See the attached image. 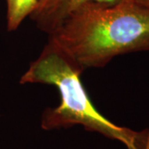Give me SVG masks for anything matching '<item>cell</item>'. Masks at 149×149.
<instances>
[{"label": "cell", "instance_id": "1", "mask_svg": "<svg viewBox=\"0 0 149 149\" xmlns=\"http://www.w3.org/2000/svg\"><path fill=\"white\" fill-rule=\"evenodd\" d=\"M48 36L83 70L100 68L119 55L149 51V10L133 0L88 3Z\"/></svg>", "mask_w": 149, "mask_h": 149}, {"label": "cell", "instance_id": "2", "mask_svg": "<svg viewBox=\"0 0 149 149\" xmlns=\"http://www.w3.org/2000/svg\"><path fill=\"white\" fill-rule=\"evenodd\" d=\"M83 70L48 41L41 54L22 75L21 84H47L56 86L61 101L43 112L44 130L82 125L86 130L117 140L127 149H149V127L134 131L111 122L94 106L81 81Z\"/></svg>", "mask_w": 149, "mask_h": 149}, {"label": "cell", "instance_id": "3", "mask_svg": "<svg viewBox=\"0 0 149 149\" xmlns=\"http://www.w3.org/2000/svg\"><path fill=\"white\" fill-rule=\"evenodd\" d=\"M122 0H40L31 18L42 32L50 35L72 13L88 3L113 5Z\"/></svg>", "mask_w": 149, "mask_h": 149}, {"label": "cell", "instance_id": "4", "mask_svg": "<svg viewBox=\"0 0 149 149\" xmlns=\"http://www.w3.org/2000/svg\"><path fill=\"white\" fill-rule=\"evenodd\" d=\"M40 0H6L7 28L16 31L27 17L31 16Z\"/></svg>", "mask_w": 149, "mask_h": 149}, {"label": "cell", "instance_id": "5", "mask_svg": "<svg viewBox=\"0 0 149 149\" xmlns=\"http://www.w3.org/2000/svg\"><path fill=\"white\" fill-rule=\"evenodd\" d=\"M136 3L149 10V0H133Z\"/></svg>", "mask_w": 149, "mask_h": 149}]
</instances>
